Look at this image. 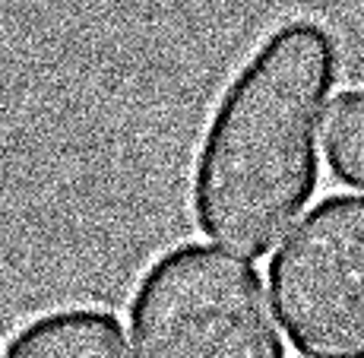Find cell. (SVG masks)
I'll return each instance as SVG.
<instances>
[{
	"label": "cell",
	"mask_w": 364,
	"mask_h": 358,
	"mask_svg": "<svg viewBox=\"0 0 364 358\" xmlns=\"http://www.w3.org/2000/svg\"><path fill=\"white\" fill-rule=\"evenodd\" d=\"M272 307L307 358H364V194L323 196L266 270Z\"/></svg>",
	"instance_id": "obj_3"
},
{
	"label": "cell",
	"mask_w": 364,
	"mask_h": 358,
	"mask_svg": "<svg viewBox=\"0 0 364 358\" xmlns=\"http://www.w3.org/2000/svg\"><path fill=\"white\" fill-rule=\"evenodd\" d=\"M4 358H130L117 314L67 305L32 317L6 342Z\"/></svg>",
	"instance_id": "obj_4"
},
{
	"label": "cell",
	"mask_w": 364,
	"mask_h": 358,
	"mask_svg": "<svg viewBox=\"0 0 364 358\" xmlns=\"http://www.w3.org/2000/svg\"><path fill=\"white\" fill-rule=\"evenodd\" d=\"M136 358H285L260 273L215 244L162 251L130 295Z\"/></svg>",
	"instance_id": "obj_2"
},
{
	"label": "cell",
	"mask_w": 364,
	"mask_h": 358,
	"mask_svg": "<svg viewBox=\"0 0 364 358\" xmlns=\"http://www.w3.org/2000/svg\"><path fill=\"white\" fill-rule=\"evenodd\" d=\"M339 64L330 26L291 16L232 73L191 168V209L206 238L244 257H266L311 203Z\"/></svg>",
	"instance_id": "obj_1"
},
{
	"label": "cell",
	"mask_w": 364,
	"mask_h": 358,
	"mask_svg": "<svg viewBox=\"0 0 364 358\" xmlns=\"http://www.w3.org/2000/svg\"><path fill=\"white\" fill-rule=\"evenodd\" d=\"M323 149L336 178L364 191V89H348L330 105Z\"/></svg>",
	"instance_id": "obj_5"
}]
</instances>
